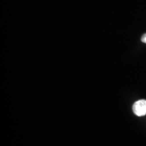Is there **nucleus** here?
I'll return each mask as SVG.
<instances>
[{
    "label": "nucleus",
    "instance_id": "f03ea898",
    "mask_svg": "<svg viewBox=\"0 0 146 146\" xmlns=\"http://www.w3.org/2000/svg\"><path fill=\"white\" fill-rule=\"evenodd\" d=\"M141 41L142 42L146 43V34H144L141 37Z\"/></svg>",
    "mask_w": 146,
    "mask_h": 146
},
{
    "label": "nucleus",
    "instance_id": "f257e3e1",
    "mask_svg": "<svg viewBox=\"0 0 146 146\" xmlns=\"http://www.w3.org/2000/svg\"><path fill=\"white\" fill-rule=\"evenodd\" d=\"M134 113L138 116L146 115V100H141L135 102L133 106Z\"/></svg>",
    "mask_w": 146,
    "mask_h": 146
}]
</instances>
